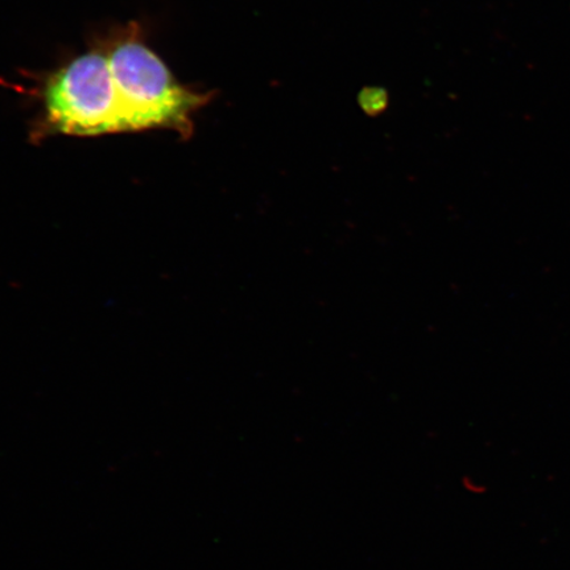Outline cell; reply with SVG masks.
<instances>
[{
  "mask_svg": "<svg viewBox=\"0 0 570 570\" xmlns=\"http://www.w3.org/2000/svg\"><path fill=\"white\" fill-rule=\"evenodd\" d=\"M102 48L116 82L124 131L166 128L188 138L194 116L210 102V92L178 82L137 26L125 28Z\"/></svg>",
  "mask_w": 570,
  "mask_h": 570,
  "instance_id": "cell-1",
  "label": "cell"
},
{
  "mask_svg": "<svg viewBox=\"0 0 570 570\" xmlns=\"http://www.w3.org/2000/svg\"><path fill=\"white\" fill-rule=\"evenodd\" d=\"M41 96V130L75 137L124 131L117 87L102 47L53 71Z\"/></svg>",
  "mask_w": 570,
  "mask_h": 570,
  "instance_id": "cell-2",
  "label": "cell"
}]
</instances>
